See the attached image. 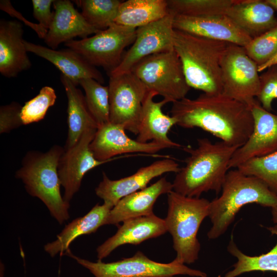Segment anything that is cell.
<instances>
[{"instance_id": "cell-37", "label": "cell", "mask_w": 277, "mask_h": 277, "mask_svg": "<svg viewBox=\"0 0 277 277\" xmlns=\"http://www.w3.org/2000/svg\"><path fill=\"white\" fill-rule=\"evenodd\" d=\"M53 0H32L33 15L34 17L45 29L48 30L53 17V11H51Z\"/></svg>"}, {"instance_id": "cell-16", "label": "cell", "mask_w": 277, "mask_h": 277, "mask_svg": "<svg viewBox=\"0 0 277 277\" xmlns=\"http://www.w3.org/2000/svg\"><path fill=\"white\" fill-rule=\"evenodd\" d=\"M122 126L109 122L98 127L89 148L95 158L108 162L129 153L155 154L166 148L153 142L143 143L130 138Z\"/></svg>"}, {"instance_id": "cell-38", "label": "cell", "mask_w": 277, "mask_h": 277, "mask_svg": "<svg viewBox=\"0 0 277 277\" xmlns=\"http://www.w3.org/2000/svg\"><path fill=\"white\" fill-rule=\"evenodd\" d=\"M0 8L2 10L7 12L10 15L16 17L24 22V23L31 28L35 31L38 36L44 39L47 33L48 30L44 28L40 24L30 22L25 19L21 14L17 11L12 6L8 0H1L0 1Z\"/></svg>"}, {"instance_id": "cell-24", "label": "cell", "mask_w": 277, "mask_h": 277, "mask_svg": "<svg viewBox=\"0 0 277 277\" xmlns=\"http://www.w3.org/2000/svg\"><path fill=\"white\" fill-rule=\"evenodd\" d=\"M274 11L266 0H235L226 15L254 38L277 26Z\"/></svg>"}, {"instance_id": "cell-23", "label": "cell", "mask_w": 277, "mask_h": 277, "mask_svg": "<svg viewBox=\"0 0 277 277\" xmlns=\"http://www.w3.org/2000/svg\"><path fill=\"white\" fill-rule=\"evenodd\" d=\"M24 43L28 52L50 62L76 86L80 80L86 78H93L101 84L104 83V77L100 71L80 54L70 48L56 50L25 39Z\"/></svg>"}, {"instance_id": "cell-34", "label": "cell", "mask_w": 277, "mask_h": 277, "mask_svg": "<svg viewBox=\"0 0 277 277\" xmlns=\"http://www.w3.org/2000/svg\"><path fill=\"white\" fill-rule=\"evenodd\" d=\"M244 48L258 67L267 62L277 54V26L252 38Z\"/></svg>"}, {"instance_id": "cell-41", "label": "cell", "mask_w": 277, "mask_h": 277, "mask_svg": "<svg viewBox=\"0 0 277 277\" xmlns=\"http://www.w3.org/2000/svg\"><path fill=\"white\" fill-rule=\"evenodd\" d=\"M266 1L273 8L274 10H277V0Z\"/></svg>"}, {"instance_id": "cell-2", "label": "cell", "mask_w": 277, "mask_h": 277, "mask_svg": "<svg viewBox=\"0 0 277 277\" xmlns=\"http://www.w3.org/2000/svg\"><path fill=\"white\" fill-rule=\"evenodd\" d=\"M239 147L222 141L212 143L207 138L197 139L195 148L184 147L189 155L172 183L173 191L184 196L200 197L201 194L222 190L230 161Z\"/></svg>"}, {"instance_id": "cell-12", "label": "cell", "mask_w": 277, "mask_h": 277, "mask_svg": "<svg viewBox=\"0 0 277 277\" xmlns=\"http://www.w3.org/2000/svg\"><path fill=\"white\" fill-rule=\"evenodd\" d=\"M174 16L169 12L163 18L137 28L134 42L124 53L119 65L109 73L108 75L130 72L143 59L154 54L173 50Z\"/></svg>"}, {"instance_id": "cell-10", "label": "cell", "mask_w": 277, "mask_h": 277, "mask_svg": "<svg viewBox=\"0 0 277 277\" xmlns=\"http://www.w3.org/2000/svg\"><path fill=\"white\" fill-rule=\"evenodd\" d=\"M223 93L250 108L260 89L258 65L244 47L229 44L221 61Z\"/></svg>"}, {"instance_id": "cell-26", "label": "cell", "mask_w": 277, "mask_h": 277, "mask_svg": "<svg viewBox=\"0 0 277 277\" xmlns=\"http://www.w3.org/2000/svg\"><path fill=\"white\" fill-rule=\"evenodd\" d=\"M61 81L68 100V134L64 149L72 147L83 133L90 128L97 129L98 125L90 114L81 90L69 78L61 74Z\"/></svg>"}, {"instance_id": "cell-13", "label": "cell", "mask_w": 277, "mask_h": 277, "mask_svg": "<svg viewBox=\"0 0 277 277\" xmlns=\"http://www.w3.org/2000/svg\"><path fill=\"white\" fill-rule=\"evenodd\" d=\"M97 129L86 130L72 147L64 149L60 159L58 173L64 188V199L68 203L78 191L85 174L107 163L96 160L89 148Z\"/></svg>"}, {"instance_id": "cell-19", "label": "cell", "mask_w": 277, "mask_h": 277, "mask_svg": "<svg viewBox=\"0 0 277 277\" xmlns=\"http://www.w3.org/2000/svg\"><path fill=\"white\" fill-rule=\"evenodd\" d=\"M123 223L113 236L97 248L98 261L108 256L120 246L127 244L138 245L167 231L165 220L154 214L129 219Z\"/></svg>"}, {"instance_id": "cell-14", "label": "cell", "mask_w": 277, "mask_h": 277, "mask_svg": "<svg viewBox=\"0 0 277 277\" xmlns=\"http://www.w3.org/2000/svg\"><path fill=\"white\" fill-rule=\"evenodd\" d=\"M180 168L178 163L167 157L118 180H110L103 172V180L95 188V193L104 201V203L113 208L124 197L147 187L154 178L167 172L177 173Z\"/></svg>"}, {"instance_id": "cell-11", "label": "cell", "mask_w": 277, "mask_h": 277, "mask_svg": "<svg viewBox=\"0 0 277 277\" xmlns=\"http://www.w3.org/2000/svg\"><path fill=\"white\" fill-rule=\"evenodd\" d=\"M109 76L110 122L137 135L143 102L149 90L131 71Z\"/></svg>"}, {"instance_id": "cell-7", "label": "cell", "mask_w": 277, "mask_h": 277, "mask_svg": "<svg viewBox=\"0 0 277 277\" xmlns=\"http://www.w3.org/2000/svg\"><path fill=\"white\" fill-rule=\"evenodd\" d=\"M149 91L173 103L186 97L190 89L181 61L173 50L150 55L131 69Z\"/></svg>"}, {"instance_id": "cell-1", "label": "cell", "mask_w": 277, "mask_h": 277, "mask_svg": "<svg viewBox=\"0 0 277 277\" xmlns=\"http://www.w3.org/2000/svg\"><path fill=\"white\" fill-rule=\"evenodd\" d=\"M170 112L177 125L200 128L233 146H243L254 126L251 108L223 93H202L195 99L186 97L172 103Z\"/></svg>"}, {"instance_id": "cell-9", "label": "cell", "mask_w": 277, "mask_h": 277, "mask_svg": "<svg viewBox=\"0 0 277 277\" xmlns=\"http://www.w3.org/2000/svg\"><path fill=\"white\" fill-rule=\"evenodd\" d=\"M136 30L113 23L92 36L72 39L65 45L80 54L92 66L102 67L108 74L121 62L126 47L134 42Z\"/></svg>"}, {"instance_id": "cell-32", "label": "cell", "mask_w": 277, "mask_h": 277, "mask_svg": "<svg viewBox=\"0 0 277 277\" xmlns=\"http://www.w3.org/2000/svg\"><path fill=\"white\" fill-rule=\"evenodd\" d=\"M236 169L246 175L259 179L277 194V151L249 159Z\"/></svg>"}, {"instance_id": "cell-8", "label": "cell", "mask_w": 277, "mask_h": 277, "mask_svg": "<svg viewBox=\"0 0 277 277\" xmlns=\"http://www.w3.org/2000/svg\"><path fill=\"white\" fill-rule=\"evenodd\" d=\"M64 255L75 260L95 277H173L176 275L207 276L205 272L191 269L175 259L169 263H159L149 259L140 251L132 257L107 263L102 261L93 262L77 257L69 249Z\"/></svg>"}, {"instance_id": "cell-22", "label": "cell", "mask_w": 277, "mask_h": 277, "mask_svg": "<svg viewBox=\"0 0 277 277\" xmlns=\"http://www.w3.org/2000/svg\"><path fill=\"white\" fill-rule=\"evenodd\" d=\"M172 190V183L162 177L150 186L124 197L111 209L106 225H117L129 219L154 214L153 207L157 198Z\"/></svg>"}, {"instance_id": "cell-39", "label": "cell", "mask_w": 277, "mask_h": 277, "mask_svg": "<svg viewBox=\"0 0 277 277\" xmlns=\"http://www.w3.org/2000/svg\"><path fill=\"white\" fill-rule=\"evenodd\" d=\"M277 64V54L266 63L258 67L259 72H263L270 66Z\"/></svg>"}, {"instance_id": "cell-15", "label": "cell", "mask_w": 277, "mask_h": 277, "mask_svg": "<svg viewBox=\"0 0 277 277\" xmlns=\"http://www.w3.org/2000/svg\"><path fill=\"white\" fill-rule=\"evenodd\" d=\"M254 126L252 132L233 155L229 168H236L253 157L266 155L277 151V115L264 109L256 100L251 108Z\"/></svg>"}, {"instance_id": "cell-21", "label": "cell", "mask_w": 277, "mask_h": 277, "mask_svg": "<svg viewBox=\"0 0 277 277\" xmlns=\"http://www.w3.org/2000/svg\"><path fill=\"white\" fill-rule=\"evenodd\" d=\"M23 34L21 23L1 19L0 72L5 77H16L31 67L24 43Z\"/></svg>"}, {"instance_id": "cell-5", "label": "cell", "mask_w": 277, "mask_h": 277, "mask_svg": "<svg viewBox=\"0 0 277 277\" xmlns=\"http://www.w3.org/2000/svg\"><path fill=\"white\" fill-rule=\"evenodd\" d=\"M64 151V148L58 145L45 152L30 151L15 173V177L24 184L27 192L41 200L60 224L70 217L69 203L61 194L58 173L59 160Z\"/></svg>"}, {"instance_id": "cell-36", "label": "cell", "mask_w": 277, "mask_h": 277, "mask_svg": "<svg viewBox=\"0 0 277 277\" xmlns=\"http://www.w3.org/2000/svg\"><path fill=\"white\" fill-rule=\"evenodd\" d=\"M22 106L17 102L1 106L0 108V133H8L23 123L21 113Z\"/></svg>"}, {"instance_id": "cell-3", "label": "cell", "mask_w": 277, "mask_h": 277, "mask_svg": "<svg viewBox=\"0 0 277 277\" xmlns=\"http://www.w3.org/2000/svg\"><path fill=\"white\" fill-rule=\"evenodd\" d=\"M229 44L174 29V49L190 88L208 94L223 93L221 61Z\"/></svg>"}, {"instance_id": "cell-35", "label": "cell", "mask_w": 277, "mask_h": 277, "mask_svg": "<svg viewBox=\"0 0 277 277\" xmlns=\"http://www.w3.org/2000/svg\"><path fill=\"white\" fill-rule=\"evenodd\" d=\"M260 89L257 100L266 110H272V103L277 98V64L270 66L260 75Z\"/></svg>"}, {"instance_id": "cell-25", "label": "cell", "mask_w": 277, "mask_h": 277, "mask_svg": "<svg viewBox=\"0 0 277 277\" xmlns=\"http://www.w3.org/2000/svg\"><path fill=\"white\" fill-rule=\"evenodd\" d=\"M111 208L104 203L95 205L86 214L77 217L67 225L57 235L55 241L44 246V250L51 257L64 255L71 243L77 238L95 232L106 225Z\"/></svg>"}, {"instance_id": "cell-20", "label": "cell", "mask_w": 277, "mask_h": 277, "mask_svg": "<svg viewBox=\"0 0 277 277\" xmlns=\"http://www.w3.org/2000/svg\"><path fill=\"white\" fill-rule=\"evenodd\" d=\"M157 94L148 91L142 105L136 141L148 143L151 141L168 148H180V144L171 141L168 134L171 128L177 125V120L165 114L162 107L170 102L164 98L155 102L153 98Z\"/></svg>"}, {"instance_id": "cell-40", "label": "cell", "mask_w": 277, "mask_h": 277, "mask_svg": "<svg viewBox=\"0 0 277 277\" xmlns=\"http://www.w3.org/2000/svg\"><path fill=\"white\" fill-rule=\"evenodd\" d=\"M271 214L273 222L277 226V206L271 208Z\"/></svg>"}, {"instance_id": "cell-31", "label": "cell", "mask_w": 277, "mask_h": 277, "mask_svg": "<svg viewBox=\"0 0 277 277\" xmlns=\"http://www.w3.org/2000/svg\"><path fill=\"white\" fill-rule=\"evenodd\" d=\"M118 0H81L75 3L82 9L86 21L98 30H104L114 23L120 6Z\"/></svg>"}, {"instance_id": "cell-30", "label": "cell", "mask_w": 277, "mask_h": 277, "mask_svg": "<svg viewBox=\"0 0 277 277\" xmlns=\"http://www.w3.org/2000/svg\"><path fill=\"white\" fill-rule=\"evenodd\" d=\"M85 92V101L88 109L98 125L110 122L109 89L91 78L78 81Z\"/></svg>"}, {"instance_id": "cell-29", "label": "cell", "mask_w": 277, "mask_h": 277, "mask_svg": "<svg viewBox=\"0 0 277 277\" xmlns=\"http://www.w3.org/2000/svg\"><path fill=\"white\" fill-rule=\"evenodd\" d=\"M169 11L175 15L206 17L226 15L235 0H167Z\"/></svg>"}, {"instance_id": "cell-33", "label": "cell", "mask_w": 277, "mask_h": 277, "mask_svg": "<svg viewBox=\"0 0 277 277\" xmlns=\"http://www.w3.org/2000/svg\"><path fill=\"white\" fill-rule=\"evenodd\" d=\"M56 95L53 88L45 86L39 93L22 106L21 116L24 125L37 122L43 120L49 108L56 101Z\"/></svg>"}, {"instance_id": "cell-27", "label": "cell", "mask_w": 277, "mask_h": 277, "mask_svg": "<svg viewBox=\"0 0 277 277\" xmlns=\"http://www.w3.org/2000/svg\"><path fill=\"white\" fill-rule=\"evenodd\" d=\"M169 13L167 0L122 1L114 23L137 29L159 21Z\"/></svg>"}, {"instance_id": "cell-28", "label": "cell", "mask_w": 277, "mask_h": 277, "mask_svg": "<svg viewBox=\"0 0 277 277\" xmlns=\"http://www.w3.org/2000/svg\"><path fill=\"white\" fill-rule=\"evenodd\" d=\"M267 229L272 234L277 235V226ZM228 251L237 259L233 269L225 274L224 277H236L251 271L277 272V242L267 253L258 256H249L242 252L234 243L231 236L227 247Z\"/></svg>"}, {"instance_id": "cell-17", "label": "cell", "mask_w": 277, "mask_h": 277, "mask_svg": "<svg viewBox=\"0 0 277 277\" xmlns=\"http://www.w3.org/2000/svg\"><path fill=\"white\" fill-rule=\"evenodd\" d=\"M175 30L245 47L252 38L226 15L192 17L175 15Z\"/></svg>"}, {"instance_id": "cell-4", "label": "cell", "mask_w": 277, "mask_h": 277, "mask_svg": "<svg viewBox=\"0 0 277 277\" xmlns=\"http://www.w3.org/2000/svg\"><path fill=\"white\" fill-rule=\"evenodd\" d=\"M252 203L276 207L277 194L255 177L246 175L236 168L228 171L221 195L210 202L208 217L212 226L207 233L208 239L214 240L223 235L241 208Z\"/></svg>"}, {"instance_id": "cell-18", "label": "cell", "mask_w": 277, "mask_h": 277, "mask_svg": "<svg viewBox=\"0 0 277 277\" xmlns=\"http://www.w3.org/2000/svg\"><path fill=\"white\" fill-rule=\"evenodd\" d=\"M53 5V19L44 39L49 48L55 50L75 37L84 38L100 31L86 21L71 1L55 0Z\"/></svg>"}, {"instance_id": "cell-6", "label": "cell", "mask_w": 277, "mask_h": 277, "mask_svg": "<svg viewBox=\"0 0 277 277\" xmlns=\"http://www.w3.org/2000/svg\"><path fill=\"white\" fill-rule=\"evenodd\" d=\"M168 211L165 221L173 239L175 260L190 264L199 257L201 244L197 238L203 221L209 216L210 202L184 196L174 191L167 194Z\"/></svg>"}]
</instances>
